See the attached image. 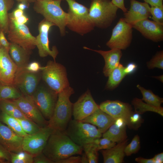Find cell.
Wrapping results in <instances>:
<instances>
[{"instance_id": "1", "label": "cell", "mask_w": 163, "mask_h": 163, "mask_svg": "<svg viewBox=\"0 0 163 163\" xmlns=\"http://www.w3.org/2000/svg\"><path fill=\"white\" fill-rule=\"evenodd\" d=\"M83 147L75 143L64 132L54 131L43 153L53 163L76 155H82Z\"/></svg>"}, {"instance_id": "2", "label": "cell", "mask_w": 163, "mask_h": 163, "mask_svg": "<svg viewBox=\"0 0 163 163\" xmlns=\"http://www.w3.org/2000/svg\"><path fill=\"white\" fill-rule=\"evenodd\" d=\"M74 93L69 86L58 93L53 115L48 121V126L54 131L64 132L72 120L73 104L70 97Z\"/></svg>"}, {"instance_id": "3", "label": "cell", "mask_w": 163, "mask_h": 163, "mask_svg": "<svg viewBox=\"0 0 163 163\" xmlns=\"http://www.w3.org/2000/svg\"><path fill=\"white\" fill-rule=\"evenodd\" d=\"M63 0H36L33 6L37 13L42 15L45 19L57 26L62 36L66 33L68 21V13L61 7Z\"/></svg>"}, {"instance_id": "4", "label": "cell", "mask_w": 163, "mask_h": 163, "mask_svg": "<svg viewBox=\"0 0 163 163\" xmlns=\"http://www.w3.org/2000/svg\"><path fill=\"white\" fill-rule=\"evenodd\" d=\"M65 0L69 5L66 27L81 35L93 30L95 26L89 19V9L75 0Z\"/></svg>"}, {"instance_id": "5", "label": "cell", "mask_w": 163, "mask_h": 163, "mask_svg": "<svg viewBox=\"0 0 163 163\" xmlns=\"http://www.w3.org/2000/svg\"><path fill=\"white\" fill-rule=\"evenodd\" d=\"M118 9L110 0H91L89 18L95 27L106 28L116 18Z\"/></svg>"}, {"instance_id": "6", "label": "cell", "mask_w": 163, "mask_h": 163, "mask_svg": "<svg viewBox=\"0 0 163 163\" xmlns=\"http://www.w3.org/2000/svg\"><path fill=\"white\" fill-rule=\"evenodd\" d=\"M75 143L83 147L102 136V133L91 124L71 120L64 132Z\"/></svg>"}, {"instance_id": "7", "label": "cell", "mask_w": 163, "mask_h": 163, "mask_svg": "<svg viewBox=\"0 0 163 163\" xmlns=\"http://www.w3.org/2000/svg\"><path fill=\"white\" fill-rule=\"evenodd\" d=\"M42 71L43 80L56 93L69 86L65 67L55 61H49Z\"/></svg>"}, {"instance_id": "8", "label": "cell", "mask_w": 163, "mask_h": 163, "mask_svg": "<svg viewBox=\"0 0 163 163\" xmlns=\"http://www.w3.org/2000/svg\"><path fill=\"white\" fill-rule=\"evenodd\" d=\"M8 37L11 42L18 45L30 51L36 46V38L33 36L28 27L24 24L18 23L12 13H8Z\"/></svg>"}, {"instance_id": "9", "label": "cell", "mask_w": 163, "mask_h": 163, "mask_svg": "<svg viewBox=\"0 0 163 163\" xmlns=\"http://www.w3.org/2000/svg\"><path fill=\"white\" fill-rule=\"evenodd\" d=\"M132 26L125 20L120 19L112 30L111 36L106 43L110 49L125 50L130 45L133 38Z\"/></svg>"}, {"instance_id": "10", "label": "cell", "mask_w": 163, "mask_h": 163, "mask_svg": "<svg viewBox=\"0 0 163 163\" xmlns=\"http://www.w3.org/2000/svg\"><path fill=\"white\" fill-rule=\"evenodd\" d=\"M53 130L48 125L38 132L24 136L22 149L34 156L43 152Z\"/></svg>"}, {"instance_id": "11", "label": "cell", "mask_w": 163, "mask_h": 163, "mask_svg": "<svg viewBox=\"0 0 163 163\" xmlns=\"http://www.w3.org/2000/svg\"><path fill=\"white\" fill-rule=\"evenodd\" d=\"M37 107L44 118L50 120L53 115L58 94L41 87L36 89L31 96Z\"/></svg>"}, {"instance_id": "12", "label": "cell", "mask_w": 163, "mask_h": 163, "mask_svg": "<svg viewBox=\"0 0 163 163\" xmlns=\"http://www.w3.org/2000/svg\"><path fill=\"white\" fill-rule=\"evenodd\" d=\"M53 23L45 19L42 20L38 25L39 34L36 38V46L38 48L39 56L41 57L48 55L51 56L55 61L58 53L56 47L53 46L52 50L49 47L48 33L51 27L55 26Z\"/></svg>"}, {"instance_id": "13", "label": "cell", "mask_w": 163, "mask_h": 163, "mask_svg": "<svg viewBox=\"0 0 163 163\" xmlns=\"http://www.w3.org/2000/svg\"><path fill=\"white\" fill-rule=\"evenodd\" d=\"M38 81L36 73L29 71L25 68H18L13 85L18 88L24 95L31 96L36 90Z\"/></svg>"}, {"instance_id": "14", "label": "cell", "mask_w": 163, "mask_h": 163, "mask_svg": "<svg viewBox=\"0 0 163 163\" xmlns=\"http://www.w3.org/2000/svg\"><path fill=\"white\" fill-rule=\"evenodd\" d=\"M12 101L28 119L41 127L48 125V121L43 117L35 104L32 96L22 95L18 99L13 100Z\"/></svg>"}, {"instance_id": "15", "label": "cell", "mask_w": 163, "mask_h": 163, "mask_svg": "<svg viewBox=\"0 0 163 163\" xmlns=\"http://www.w3.org/2000/svg\"><path fill=\"white\" fill-rule=\"evenodd\" d=\"M99 108L91 92L88 90L73 104L72 115L74 119L82 121Z\"/></svg>"}, {"instance_id": "16", "label": "cell", "mask_w": 163, "mask_h": 163, "mask_svg": "<svg viewBox=\"0 0 163 163\" xmlns=\"http://www.w3.org/2000/svg\"><path fill=\"white\" fill-rule=\"evenodd\" d=\"M99 107L115 120L122 119L126 125L133 112L130 104L119 100L106 101L100 104Z\"/></svg>"}, {"instance_id": "17", "label": "cell", "mask_w": 163, "mask_h": 163, "mask_svg": "<svg viewBox=\"0 0 163 163\" xmlns=\"http://www.w3.org/2000/svg\"><path fill=\"white\" fill-rule=\"evenodd\" d=\"M132 26L148 39L156 42L163 40V24L146 19L137 22Z\"/></svg>"}, {"instance_id": "18", "label": "cell", "mask_w": 163, "mask_h": 163, "mask_svg": "<svg viewBox=\"0 0 163 163\" xmlns=\"http://www.w3.org/2000/svg\"><path fill=\"white\" fill-rule=\"evenodd\" d=\"M18 67L9 53L2 47L0 48V83L13 86Z\"/></svg>"}, {"instance_id": "19", "label": "cell", "mask_w": 163, "mask_h": 163, "mask_svg": "<svg viewBox=\"0 0 163 163\" xmlns=\"http://www.w3.org/2000/svg\"><path fill=\"white\" fill-rule=\"evenodd\" d=\"M23 137L0 121V143L9 152L16 153L23 150Z\"/></svg>"}, {"instance_id": "20", "label": "cell", "mask_w": 163, "mask_h": 163, "mask_svg": "<svg viewBox=\"0 0 163 163\" xmlns=\"http://www.w3.org/2000/svg\"><path fill=\"white\" fill-rule=\"evenodd\" d=\"M150 6L145 2L130 0L129 10L124 13L125 21L132 25L135 23L151 17Z\"/></svg>"}, {"instance_id": "21", "label": "cell", "mask_w": 163, "mask_h": 163, "mask_svg": "<svg viewBox=\"0 0 163 163\" xmlns=\"http://www.w3.org/2000/svg\"><path fill=\"white\" fill-rule=\"evenodd\" d=\"M84 48L95 51L103 57L105 62L103 73L106 77H108L112 71L120 64V61L122 55L121 50L112 49L105 51L92 50L86 47H84Z\"/></svg>"}, {"instance_id": "22", "label": "cell", "mask_w": 163, "mask_h": 163, "mask_svg": "<svg viewBox=\"0 0 163 163\" xmlns=\"http://www.w3.org/2000/svg\"><path fill=\"white\" fill-rule=\"evenodd\" d=\"M115 119L99 108L82 121L96 126L102 133H105L113 123Z\"/></svg>"}, {"instance_id": "23", "label": "cell", "mask_w": 163, "mask_h": 163, "mask_svg": "<svg viewBox=\"0 0 163 163\" xmlns=\"http://www.w3.org/2000/svg\"><path fill=\"white\" fill-rule=\"evenodd\" d=\"M128 139L118 143L113 147L100 150L103 158L104 163H122L124 162L125 155L124 149L127 144Z\"/></svg>"}, {"instance_id": "24", "label": "cell", "mask_w": 163, "mask_h": 163, "mask_svg": "<svg viewBox=\"0 0 163 163\" xmlns=\"http://www.w3.org/2000/svg\"><path fill=\"white\" fill-rule=\"evenodd\" d=\"M126 125L121 119H116L113 123L102 135L103 137L107 138L113 141L118 143L126 139Z\"/></svg>"}, {"instance_id": "25", "label": "cell", "mask_w": 163, "mask_h": 163, "mask_svg": "<svg viewBox=\"0 0 163 163\" xmlns=\"http://www.w3.org/2000/svg\"><path fill=\"white\" fill-rule=\"evenodd\" d=\"M30 51H27L16 43H10L9 53L18 68H25L28 64Z\"/></svg>"}, {"instance_id": "26", "label": "cell", "mask_w": 163, "mask_h": 163, "mask_svg": "<svg viewBox=\"0 0 163 163\" xmlns=\"http://www.w3.org/2000/svg\"><path fill=\"white\" fill-rule=\"evenodd\" d=\"M13 0H0V27L4 33H8L9 23L8 11L13 7Z\"/></svg>"}, {"instance_id": "27", "label": "cell", "mask_w": 163, "mask_h": 163, "mask_svg": "<svg viewBox=\"0 0 163 163\" xmlns=\"http://www.w3.org/2000/svg\"><path fill=\"white\" fill-rule=\"evenodd\" d=\"M124 66L120 64L110 72L108 77L106 88L109 90L116 88L126 75L124 71Z\"/></svg>"}, {"instance_id": "28", "label": "cell", "mask_w": 163, "mask_h": 163, "mask_svg": "<svg viewBox=\"0 0 163 163\" xmlns=\"http://www.w3.org/2000/svg\"><path fill=\"white\" fill-rule=\"evenodd\" d=\"M0 101V107L2 112L17 119H28L18 106L12 101L8 100Z\"/></svg>"}, {"instance_id": "29", "label": "cell", "mask_w": 163, "mask_h": 163, "mask_svg": "<svg viewBox=\"0 0 163 163\" xmlns=\"http://www.w3.org/2000/svg\"><path fill=\"white\" fill-rule=\"evenodd\" d=\"M134 106L135 111L140 114H142L146 111H150L157 113L163 116V108L161 107H155L142 101L141 99L135 98L132 102Z\"/></svg>"}, {"instance_id": "30", "label": "cell", "mask_w": 163, "mask_h": 163, "mask_svg": "<svg viewBox=\"0 0 163 163\" xmlns=\"http://www.w3.org/2000/svg\"><path fill=\"white\" fill-rule=\"evenodd\" d=\"M0 118L3 122L17 134L23 137L27 135L23 129L17 119L3 112L0 115Z\"/></svg>"}, {"instance_id": "31", "label": "cell", "mask_w": 163, "mask_h": 163, "mask_svg": "<svg viewBox=\"0 0 163 163\" xmlns=\"http://www.w3.org/2000/svg\"><path fill=\"white\" fill-rule=\"evenodd\" d=\"M137 87L140 90L142 98L141 99L146 103L151 105L158 107H161L163 102V99L155 94L150 90H147L140 85H138Z\"/></svg>"}, {"instance_id": "32", "label": "cell", "mask_w": 163, "mask_h": 163, "mask_svg": "<svg viewBox=\"0 0 163 163\" xmlns=\"http://www.w3.org/2000/svg\"><path fill=\"white\" fill-rule=\"evenodd\" d=\"M22 96V94L13 86L0 83V101L14 100Z\"/></svg>"}, {"instance_id": "33", "label": "cell", "mask_w": 163, "mask_h": 163, "mask_svg": "<svg viewBox=\"0 0 163 163\" xmlns=\"http://www.w3.org/2000/svg\"><path fill=\"white\" fill-rule=\"evenodd\" d=\"M12 163H32L34 156L29 153L22 150L18 152H11Z\"/></svg>"}, {"instance_id": "34", "label": "cell", "mask_w": 163, "mask_h": 163, "mask_svg": "<svg viewBox=\"0 0 163 163\" xmlns=\"http://www.w3.org/2000/svg\"><path fill=\"white\" fill-rule=\"evenodd\" d=\"M24 132L27 134L31 135L38 132L41 127L28 119H17Z\"/></svg>"}, {"instance_id": "35", "label": "cell", "mask_w": 163, "mask_h": 163, "mask_svg": "<svg viewBox=\"0 0 163 163\" xmlns=\"http://www.w3.org/2000/svg\"><path fill=\"white\" fill-rule=\"evenodd\" d=\"M116 144L110 139L105 137L96 139L91 142L87 145L94 148L98 151L110 148Z\"/></svg>"}, {"instance_id": "36", "label": "cell", "mask_w": 163, "mask_h": 163, "mask_svg": "<svg viewBox=\"0 0 163 163\" xmlns=\"http://www.w3.org/2000/svg\"><path fill=\"white\" fill-rule=\"evenodd\" d=\"M140 148V138L138 135L134 136L131 142L127 144L124 149L125 155L130 156L137 153Z\"/></svg>"}, {"instance_id": "37", "label": "cell", "mask_w": 163, "mask_h": 163, "mask_svg": "<svg viewBox=\"0 0 163 163\" xmlns=\"http://www.w3.org/2000/svg\"><path fill=\"white\" fill-rule=\"evenodd\" d=\"M147 66L150 69L157 68L163 69V51L158 52L150 61L147 62Z\"/></svg>"}, {"instance_id": "38", "label": "cell", "mask_w": 163, "mask_h": 163, "mask_svg": "<svg viewBox=\"0 0 163 163\" xmlns=\"http://www.w3.org/2000/svg\"><path fill=\"white\" fill-rule=\"evenodd\" d=\"M141 114L133 112L129 119L126 125L129 128L137 130L141 126L143 121V120Z\"/></svg>"}, {"instance_id": "39", "label": "cell", "mask_w": 163, "mask_h": 163, "mask_svg": "<svg viewBox=\"0 0 163 163\" xmlns=\"http://www.w3.org/2000/svg\"><path fill=\"white\" fill-rule=\"evenodd\" d=\"M88 159L89 163H97L98 161V151L93 147L86 145L83 147Z\"/></svg>"}, {"instance_id": "40", "label": "cell", "mask_w": 163, "mask_h": 163, "mask_svg": "<svg viewBox=\"0 0 163 163\" xmlns=\"http://www.w3.org/2000/svg\"><path fill=\"white\" fill-rule=\"evenodd\" d=\"M150 11L153 21L158 23L163 24V7L152 6Z\"/></svg>"}, {"instance_id": "41", "label": "cell", "mask_w": 163, "mask_h": 163, "mask_svg": "<svg viewBox=\"0 0 163 163\" xmlns=\"http://www.w3.org/2000/svg\"><path fill=\"white\" fill-rule=\"evenodd\" d=\"M11 161V152L0 143V162H9Z\"/></svg>"}, {"instance_id": "42", "label": "cell", "mask_w": 163, "mask_h": 163, "mask_svg": "<svg viewBox=\"0 0 163 163\" xmlns=\"http://www.w3.org/2000/svg\"><path fill=\"white\" fill-rule=\"evenodd\" d=\"M33 163H52L53 162L42 152L34 156Z\"/></svg>"}, {"instance_id": "43", "label": "cell", "mask_w": 163, "mask_h": 163, "mask_svg": "<svg viewBox=\"0 0 163 163\" xmlns=\"http://www.w3.org/2000/svg\"><path fill=\"white\" fill-rule=\"evenodd\" d=\"M25 68L29 71L36 73L40 70H42L43 67H41L38 62H34L28 64Z\"/></svg>"}, {"instance_id": "44", "label": "cell", "mask_w": 163, "mask_h": 163, "mask_svg": "<svg viewBox=\"0 0 163 163\" xmlns=\"http://www.w3.org/2000/svg\"><path fill=\"white\" fill-rule=\"evenodd\" d=\"M57 163H81V156L72 155L60 160Z\"/></svg>"}, {"instance_id": "45", "label": "cell", "mask_w": 163, "mask_h": 163, "mask_svg": "<svg viewBox=\"0 0 163 163\" xmlns=\"http://www.w3.org/2000/svg\"><path fill=\"white\" fill-rule=\"evenodd\" d=\"M4 32L2 30L0 34V43L2 46L5 48L9 53L10 43H9L5 37Z\"/></svg>"}, {"instance_id": "46", "label": "cell", "mask_w": 163, "mask_h": 163, "mask_svg": "<svg viewBox=\"0 0 163 163\" xmlns=\"http://www.w3.org/2000/svg\"><path fill=\"white\" fill-rule=\"evenodd\" d=\"M137 67V65L134 63H129L126 67H124V72L126 75L132 74L135 72Z\"/></svg>"}, {"instance_id": "47", "label": "cell", "mask_w": 163, "mask_h": 163, "mask_svg": "<svg viewBox=\"0 0 163 163\" xmlns=\"http://www.w3.org/2000/svg\"><path fill=\"white\" fill-rule=\"evenodd\" d=\"M111 1L118 8L121 9L124 13L127 11L124 5V0H112Z\"/></svg>"}, {"instance_id": "48", "label": "cell", "mask_w": 163, "mask_h": 163, "mask_svg": "<svg viewBox=\"0 0 163 163\" xmlns=\"http://www.w3.org/2000/svg\"><path fill=\"white\" fill-rule=\"evenodd\" d=\"M145 2L152 6L163 7V0H143Z\"/></svg>"}, {"instance_id": "49", "label": "cell", "mask_w": 163, "mask_h": 163, "mask_svg": "<svg viewBox=\"0 0 163 163\" xmlns=\"http://www.w3.org/2000/svg\"><path fill=\"white\" fill-rule=\"evenodd\" d=\"M135 161L139 163H155L152 158L147 159L141 157L136 158Z\"/></svg>"}, {"instance_id": "50", "label": "cell", "mask_w": 163, "mask_h": 163, "mask_svg": "<svg viewBox=\"0 0 163 163\" xmlns=\"http://www.w3.org/2000/svg\"><path fill=\"white\" fill-rule=\"evenodd\" d=\"M17 22L20 24H24L27 22L28 18L24 14L22 16L15 18Z\"/></svg>"}, {"instance_id": "51", "label": "cell", "mask_w": 163, "mask_h": 163, "mask_svg": "<svg viewBox=\"0 0 163 163\" xmlns=\"http://www.w3.org/2000/svg\"><path fill=\"white\" fill-rule=\"evenodd\" d=\"M152 158L155 163H162L163 162V153L161 152L155 155Z\"/></svg>"}, {"instance_id": "52", "label": "cell", "mask_w": 163, "mask_h": 163, "mask_svg": "<svg viewBox=\"0 0 163 163\" xmlns=\"http://www.w3.org/2000/svg\"><path fill=\"white\" fill-rule=\"evenodd\" d=\"M11 13L15 18H17L24 14L23 11L18 8L15 9Z\"/></svg>"}, {"instance_id": "53", "label": "cell", "mask_w": 163, "mask_h": 163, "mask_svg": "<svg viewBox=\"0 0 163 163\" xmlns=\"http://www.w3.org/2000/svg\"><path fill=\"white\" fill-rule=\"evenodd\" d=\"M81 157V163H88L89 161L86 154L84 152L82 154Z\"/></svg>"}, {"instance_id": "54", "label": "cell", "mask_w": 163, "mask_h": 163, "mask_svg": "<svg viewBox=\"0 0 163 163\" xmlns=\"http://www.w3.org/2000/svg\"><path fill=\"white\" fill-rule=\"evenodd\" d=\"M28 4L24 2H21L18 5V8L22 10H24L26 8H28Z\"/></svg>"}, {"instance_id": "55", "label": "cell", "mask_w": 163, "mask_h": 163, "mask_svg": "<svg viewBox=\"0 0 163 163\" xmlns=\"http://www.w3.org/2000/svg\"><path fill=\"white\" fill-rule=\"evenodd\" d=\"M16 0L19 2L25 3L28 5L29 3L32 2L31 0Z\"/></svg>"}, {"instance_id": "56", "label": "cell", "mask_w": 163, "mask_h": 163, "mask_svg": "<svg viewBox=\"0 0 163 163\" xmlns=\"http://www.w3.org/2000/svg\"><path fill=\"white\" fill-rule=\"evenodd\" d=\"M153 77L158 79L160 81L163 82V75H161L157 76H154Z\"/></svg>"}, {"instance_id": "57", "label": "cell", "mask_w": 163, "mask_h": 163, "mask_svg": "<svg viewBox=\"0 0 163 163\" xmlns=\"http://www.w3.org/2000/svg\"><path fill=\"white\" fill-rule=\"evenodd\" d=\"M2 30L1 28V27H0V33H1V31ZM2 47V46H1V44H0V48L1 47Z\"/></svg>"}, {"instance_id": "58", "label": "cell", "mask_w": 163, "mask_h": 163, "mask_svg": "<svg viewBox=\"0 0 163 163\" xmlns=\"http://www.w3.org/2000/svg\"><path fill=\"white\" fill-rule=\"evenodd\" d=\"M36 0H31L32 2H34Z\"/></svg>"}]
</instances>
